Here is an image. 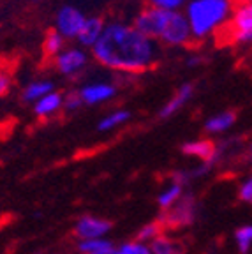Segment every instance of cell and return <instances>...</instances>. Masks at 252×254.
<instances>
[{
  "label": "cell",
  "mask_w": 252,
  "mask_h": 254,
  "mask_svg": "<svg viewBox=\"0 0 252 254\" xmlns=\"http://www.w3.org/2000/svg\"><path fill=\"white\" fill-rule=\"evenodd\" d=\"M92 55L101 65L120 72H143L155 64L159 46L132 25L122 21L106 23L104 32L92 46Z\"/></svg>",
  "instance_id": "cell-1"
},
{
  "label": "cell",
  "mask_w": 252,
  "mask_h": 254,
  "mask_svg": "<svg viewBox=\"0 0 252 254\" xmlns=\"http://www.w3.org/2000/svg\"><path fill=\"white\" fill-rule=\"evenodd\" d=\"M231 0H189L186 18L189 21L192 39L203 41L229 23L233 14Z\"/></svg>",
  "instance_id": "cell-2"
},
{
  "label": "cell",
  "mask_w": 252,
  "mask_h": 254,
  "mask_svg": "<svg viewBox=\"0 0 252 254\" xmlns=\"http://www.w3.org/2000/svg\"><path fill=\"white\" fill-rule=\"evenodd\" d=\"M199 215V203L192 192H186L171 208L162 210L157 221L164 231L170 230H184L192 226Z\"/></svg>",
  "instance_id": "cell-3"
},
{
  "label": "cell",
  "mask_w": 252,
  "mask_h": 254,
  "mask_svg": "<svg viewBox=\"0 0 252 254\" xmlns=\"http://www.w3.org/2000/svg\"><path fill=\"white\" fill-rule=\"evenodd\" d=\"M171 12L173 11H164V9L157 7H146L143 11H139V14L134 18L132 27L138 32H141L143 36H146L148 39H159L164 30L166 23L170 21Z\"/></svg>",
  "instance_id": "cell-4"
},
{
  "label": "cell",
  "mask_w": 252,
  "mask_h": 254,
  "mask_svg": "<svg viewBox=\"0 0 252 254\" xmlns=\"http://www.w3.org/2000/svg\"><path fill=\"white\" fill-rule=\"evenodd\" d=\"M161 43L168 44V46H186L192 41V32H190L189 21H187L186 14L180 11L171 12L170 21L166 23L164 30L161 34Z\"/></svg>",
  "instance_id": "cell-5"
},
{
  "label": "cell",
  "mask_w": 252,
  "mask_h": 254,
  "mask_svg": "<svg viewBox=\"0 0 252 254\" xmlns=\"http://www.w3.org/2000/svg\"><path fill=\"white\" fill-rule=\"evenodd\" d=\"M229 34L231 39L238 44L252 43V2L240 4L233 9L229 20Z\"/></svg>",
  "instance_id": "cell-6"
},
{
  "label": "cell",
  "mask_w": 252,
  "mask_h": 254,
  "mask_svg": "<svg viewBox=\"0 0 252 254\" xmlns=\"http://www.w3.org/2000/svg\"><path fill=\"white\" fill-rule=\"evenodd\" d=\"M85 21H87V16L83 14L78 7H74V5H63L57 12V32L63 39H72V37L76 39L78 34L81 32Z\"/></svg>",
  "instance_id": "cell-7"
},
{
  "label": "cell",
  "mask_w": 252,
  "mask_h": 254,
  "mask_svg": "<svg viewBox=\"0 0 252 254\" xmlns=\"http://www.w3.org/2000/svg\"><path fill=\"white\" fill-rule=\"evenodd\" d=\"M111 231V222L97 215H81L74 224V237L78 240L106 238Z\"/></svg>",
  "instance_id": "cell-8"
},
{
  "label": "cell",
  "mask_w": 252,
  "mask_h": 254,
  "mask_svg": "<svg viewBox=\"0 0 252 254\" xmlns=\"http://www.w3.org/2000/svg\"><path fill=\"white\" fill-rule=\"evenodd\" d=\"M87 62H88V57L81 48H69V50H63V52H60L57 55L55 65L62 74L74 76L79 71H83Z\"/></svg>",
  "instance_id": "cell-9"
},
{
  "label": "cell",
  "mask_w": 252,
  "mask_h": 254,
  "mask_svg": "<svg viewBox=\"0 0 252 254\" xmlns=\"http://www.w3.org/2000/svg\"><path fill=\"white\" fill-rule=\"evenodd\" d=\"M83 104L95 106V104H103L111 101L117 95V87L108 81H94L90 85H85L78 90Z\"/></svg>",
  "instance_id": "cell-10"
},
{
  "label": "cell",
  "mask_w": 252,
  "mask_h": 254,
  "mask_svg": "<svg viewBox=\"0 0 252 254\" xmlns=\"http://www.w3.org/2000/svg\"><path fill=\"white\" fill-rule=\"evenodd\" d=\"M192 94H194L192 85H190V83L182 85V87L177 90V94H175L173 97H171V99L161 108V111H159V117H161V119H170V117L177 115L178 111H180L182 108L186 106V104L190 101Z\"/></svg>",
  "instance_id": "cell-11"
},
{
  "label": "cell",
  "mask_w": 252,
  "mask_h": 254,
  "mask_svg": "<svg viewBox=\"0 0 252 254\" xmlns=\"http://www.w3.org/2000/svg\"><path fill=\"white\" fill-rule=\"evenodd\" d=\"M104 27H106L104 20H101V18H97V16L87 18V21H85L81 32L78 34V37H76V39L79 41V44H81V46L92 48L99 41L101 34L104 32Z\"/></svg>",
  "instance_id": "cell-12"
},
{
  "label": "cell",
  "mask_w": 252,
  "mask_h": 254,
  "mask_svg": "<svg viewBox=\"0 0 252 254\" xmlns=\"http://www.w3.org/2000/svg\"><path fill=\"white\" fill-rule=\"evenodd\" d=\"M63 108V95L60 92H50L48 95L41 97L37 103H34V113L41 119L55 115L57 111Z\"/></svg>",
  "instance_id": "cell-13"
},
{
  "label": "cell",
  "mask_w": 252,
  "mask_h": 254,
  "mask_svg": "<svg viewBox=\"0 0 252 254\" xmlns=\"http://www.w3.org/2000/svg\"><path fill=\"white\" fill-rule=\"evenodd\" d=\"M237 122V113L235 111H222V113H217V115L210 117L205 122V131L210 136L213 134H222V132L229 131Z\"/></svg>",
  "instance_id": "cell-14"
},
{
  "label": "cell",
  "mask_w": 252,
  "mask_h": 254,
  "mask_svg": "<svg viewBox=\"0 0 252 254\" xmlns=\"http://www.w3.org/2000/svg\"><path fill=\"white\" fill-rule=\"evenodd\" d=\"M152 254H186V249L178 240H175L173 237L166 233H161L157 238H154L148 244Z\"/></svg>",
  "instance_id": "cell-15"
},
{
  "label": "cell",
  "mask_w": 252,
  "mask_h": 254,
  "mask_svg": "<svg viewBox=\"0 0 252 254\" xmlns=\"http://www.w3.org/2000/svg\"><path fill=\"white\" fill-rule=\"evenodd\" d=\"M184 194H186V186H182V184H177V182H170L157 196L159 208H161V210H168V208H171Z\"/></svg>",
  "instance_id": "cell-16"
},
{
  "label": "cell",
  "mask_w": 252,
  "mask_h": 254,
  "mask_svg": "<svg viewBox=\"0 0 252 254\" xmlns=\"http://www.w3.org/2000/svg\"><path fill=\"white\" fill-rule=\"evenodd\" d=\"M76 249L79 254H110L115 244L108 238H94V240H78Z\"/></svg>",
  "instance_id": "cell-17"
},
{
  "label": "cell",
  "mask_w": 252,
  "mask_h": 254,
  "mask_svg": "<svg viewBox=\"0 0 252 254\" xmlns=\"http://www.w3.org/2000/svg\"><path fill=\"white\" fill-rule=\"evenodd\" d=\"M130 120V111L127 110H115L108 115H104L103 119L99 120L97 124V129L101 132H108V131H113V129H119L122 127L126 122Z\"/></svg>",
  "instance_id": "cell-18"
},
{
  "label": "cell",
  "mask_w": 252,
  "mask_h": 254,
  "mask_svg": "<svg viewBox=\"0 0 252 254\" xmlns=\"http://www.w3.org/2000/svg\"><path fill=\"white\" fill-rule=\"evenodd\" d=\"M212 170V166L208 164H203L201 163L199 166H194V168H186V170H177L171 173V182H177L182 184V186H187L189 182L196 179H201V177H205L208 171Z\"/></svg>",
  "instance_id": "cell-19"
},
{
  "label": "cell",
  "mask_w": 252,
  "mask_h": 254,
  "mask_svg": "<svg viewBox=\"0 0 252 254\" xmlns=\"http://www.w3.org/2000/svg\"><path fill=\"white\" fill-rule=\"evenodd\" d=\"M50 92H53V83L48 79H39L34 81L23 90V101L25 103H37L41 97L48 95Z\"/></svg>",
  "instance_id": "cell-20"
},
{
  "label": "cell",
  "mask_w": 252,
  "mask_h": 254,
  "mask_svg": "<svg viewBox=\"0 0 252 254\" xmlns=\"http://www.w3.org/2000/svg\"><path fill=\"white\" fill-rule=\"evenodd\" d=\"M235 244L240 254H249L252 249V224L240 226L235 231Z\"/></svg>",
  "instance_id": "cell-21"
},
{
  "label": "cell",
  "mask_w": 252,
  "mask_h": 254,
  "mask_svg": "<svg viewBox=\"0 0 252 254\" xmlns=\"http://www.w3.org/2000/svg\"><path fill=\"white\" fill-rule=\"evenodd\" d=\"M110 254H152L148 244H141L138 240H130L115 246V249Z\"/></svg>",
  "instance_id": "cell-22"
},
{
  "label": "cell",
  "mask_w": 252,
  "mask_h": 254,
  "mask_svg": "<svg viewBox=\"0 0 252 254\" xmlns=\"http://www.w3.org/2000/svg\"><path fill=\"white\" fill-rule=\"evenodd\" d=\"M161 233H164V230H162V226H161V222L152 221V222H148V224H145V226H143L141 230L136 233V238H134V240H138V242H141V244H150L154 238H157Z\"/></svg>",
  "instance_id": "cell-23"
},
{
  "label": "cell",
  "mask_w": 252,
  "mask_h": 254,
  "mask_svg": "<svg viewBox=\"0 0 252 254\" xmlns=\"http://www.w3.org/2000/svg\"><path fill=\"white\" fill-rule=\"evenodd\" d=\"M63 37L60 36L59 32H48L46 39H44V53L48 57H57L60 52H63Z\"/></svg>",
  "instance_id": "cell-24"
},
{
  "label": "cell",
  "mask_w": 252,
  "mask_h": 254,
  "mask_svg": "<svg viewBox=\"0 0 252 254\" xmlns=\"http://www.w3.org/2000/svg\"><path fill=\"white\" fill-rule=\"evenodd\" d=\"M189 0H148V4L152 7L164 9V11H178L180 7L187 4Z\"/></svg>",
  "instance_id": "cell-25"
},
{
  "label": "cell",
  "mask_w": 252,
  "mask_h": 254,
  "mask_svg": "<svg viewBox=\"0 0 252 254\" xmlns=\"http://www.w3.org/2000/svg\"><path fill=\"white\" fill-rule=\"evenodd\" d=\"M238 198H240V201L252 205V175L240 184V187H238Z\"/></svg>",
  "instance_id": "cell-26"
},
{
  "label": "cell",
  "mask_w": 252,
  "mask_h": 254,
  "mask_svg": "<svg viewBox=\"0 0 252 254\" xmlns=\"http://www.w3.org/2000/svg\"><path fill=\"white\" fill-rule=\"evenodd\" d=\"M83 106V101L79 97L78 92H69L67 95H63V110L67 111H76Z\"/></svg>",
  "instance_id": "cell-27"
},
{
  "label": "cell",
  "mask_w": 252,
  "mask_h": 254,
  "mask_svg": "<svg viewBox=\"0 0 252 254\" xmlns=\"http://www.w3.org/2000/svg\"><path fill=\"white\" fill-rule=\"evenodd\" d=\"M9 88H11V78L5 72L0 71V97L7 94Z\"/></svg>",
  "instance_id": "cell-28"
},
{
  "label": "cell",
  "mask_w": 252,
  "mask_h": 254,
  "mask_svg": "<svg viewBox=\"0 0 252 254\" xmlns=\"http://www.w3.org/2000/svg\"><path fill=\"white\" fill-rule=\"evenodd\" d=\"M201 64V59L199 57H189V59H187V65H189V67H194V65H199Z\"/></svg>",
  "instance_id": "cell-29"
},
{
  "label": "cell",
  "mask_w": 252,
  "mask_h": 254,
  "mask_svg": "<svg viewBox=\"0 0 252 254\" xmlns=\"http://www.w3.org/2000/svg\"><path fill=\"white\" fill-rule=\"evenodd\" d=\"M245 155H247L249 159V163H252V143L247 147V152H245Z\"/></svg>",
  "instance_id": "cell-30"
},
{
  "label": "cell",
  "mask_w": 252,
  "mask_h": 254,
  "mask_svg": "<svg viewBox=\"0 0 252 254\" xmlns=\"http://www.w3.org/2000/svg\"><path fill=\"white\" fill-rule=\"evenodd\" d=\"M231 2H237V4L240 5V4H247V2H252V0H231Z\"/></svg>",
  "instance_id": "cell-31"
}]
</instances>
